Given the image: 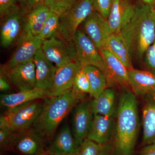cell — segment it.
<instances>
[{
  "mask_svg": "<svg viewBox=\"0 0 155 155\" xmlns=\"http://www.w3.org/2000/svg\"><path fill=\"white\" fill-rule=\"evenodd\" d=\"M119 33L133 61H143L155 39V17L152 9L142 2L136 4L133 17Z\"/></svg>",
  "mask_w": 155,
  "mask_h": 155,
  "instance_id": "cell-1",
  "label": "cell"
},
{
  "mask_svg": "<svg viewBox=\"0 0 155 155\" xmlns=\"http://www.w3.org/2000/svg\"><path fill=\"white\" fill-rule=\"evenodd\" d=\"M138 130L136 96L130 91L122 94L117 114L115 149L117 155H132Z\"/></svg>",
  "mask_w": 155,
  "mask_h": 155,
  "instance_id": "cell-2",
  "label": "cell"
},
{
  "mask_svg": "<svg viewBox=\"0 0 155 155\" xmlns=\"http://www.w3.org/2000/svg\"><path fill=\"white\" fill-rule=\"evenodd\" d=\"M82 99L72 88L58 96L46 98L32 127L44 138L51 137L64 118Z\"/></svg>",
  "mask_w": 155,
  "mask_h": 155,
  "instance_id": "cell-3",
  "label": "cell"
},
{
  "mask_svg": "<svg viewBox=\"0 0 155 155\" xmlns=\"http://www.w3.org/2000/svg\"><path fill=\"white\" fill-rule=\"evenodd\" d=\"M44 100L32 101L7 110L0 118V128L6 127L14 133L33 127L43 106Z\"/></svg>",
  "mask_w": 155,
  "mask_h": 155,
  "instance_id": "cell-4",
  "label": "cell"
},
{
  "mask_svg": "<svg viewBox=\"0 0 155 155\" xmlns=\"http://www.w3.org/2000/svg\"><path fill=\"white\" fill-rule=\"evenodd\" d=\"M94 11L92 0H78L60 15L58 34L66 41L73 42V38L79 26Z\"/></svg>",
  "mask_w": 155,
  "mask_h": 155,
  "instance_id": "cell-5",
  "label": "cell"
},
{
  "mask_svg": "<svg viewBox=\"0 0 155 155\" xmlns=\"http://www.w3.org/2000/svg\"><path fill=\"white\" fill-rule=\"evenodd\" d=\"M76 59L82 66L91 65L99 69L105 75L104 61L96 46L80 28L73 39Z\"/></svg>",
  "mask_w": 155,
  "mask_h": 155,
  "instance_id": "cell-6",
  "label": "cell"
},
{
  "mask_svg": "<svg viewBox=\"0 0 155 155\" xmlns=\"http://www.w3.org/2000/svg\"><path fill=\"white\" fill-rule=\"evenodd\" d=\"M25 15L17 5L9 9L1 17L0 38L1 46L3 48L10 47L17 42L22 33Z\"/></svg>",
  "mask_w": 155,
  "mask_h": 155,
  "instance_id": "cell-7",
  "label": "cell"
},
{
  "mask_svg": "<svg viewBox=\"0 0 155 155\" xmlns=\"http://www.w3.org/2000/svg\"><path fill=\"white\" fill-rule=\"evenodd\" d=\"M41 48L47 58L57 68L77 61L73 42L66 41L59 34L45 40Z\"/></svg>",
  "mask_w": 155,
  "mask_h": 155,
  "instance_id": "cell-8",
  "label": "cell"
},
{
  "mask_svg": "<svg viewBox=\"0 0 155 155\" xmlns=\"http://www.w3.org/2000/svg\"><path fill=\"white\" fill-rule=\"evenodd\" d=\"M44 41L38 36L21 33L17 42L16 50L8 61L1 66V70L6 71L17 65L33 60Z\"/></svg>",
  "mask_w": 155,
  "mask_h": 155,
  "instance_id": "cell-9",
  "label": "cell"
},
{
  "mask_svg": "<svg viewBox=\"0 0 155 155\" xmlns=\"http://www.w3.org/2000/svg\"><path fill=\"white\" fill-rule=\"evenodd\" d=\"M82 30L99 51L105 48L111 32L108 20L94 11L82 23Z\"/></svg>",
  "mask_w": 155,
  "mask_h": 155,
  "instance_id": "cell-10",
  "label": "cell"
},
{
  "mask_svg": "<svg viewBox=\"0 0 155 155\" xmlns=\"http://www.w3.org/2000/svg\"><path fill=\"white\" fill-rule=\"evenodd\" d=\"M18 91L36 88L35 65L33 60L6 71L1 70Z\"/></svg>",
  "mask_w": 155,
  "mask_h": 155,
  "instance_id": "cell-11",
  "label": "cell"
},
{
  "mask_svg": "<svg viewBox=\"0 0 155 155\" xmlns=\"http://www.w3.org/2000/svg\"><path fill=\"white\" fill-rule=\"evenodd\" d=\"M105 65L107 87L119 85L125 88L130 87L128 69L125 65L107 49L100 51Z\"/></svg>",
  "mask_w": 155,
  "mask_h": 155,
  "instance_id": "cell-12",
  "label": "cell"
},
{
  "mask_svg": "<svg viewBox=\"0 0 155 155\" xmlns=\"http://www.w3.org/2000/svg\"><path fill=\"white\" fill-rule=\"evenodd\" d=\"M81 68L77 61L57 68L52 84L46 91L48 97L58 96L72 88L75 76Z\"/></svg>",
  "mask_w": 155,
  "mask_h": 155,
  "instance_id": "cell-13",
  "label": "cell"
},
{
  "mask_svg": "<svg viewBox=\"0 0 155 155\" xmlns=\"http://www.w3.org/2000/svg\"><path fill=\"white\" fill-rule=\"evenodd\" d=\"M94 115L91 102L83 101L75 107L72 117V132L78 147L87 138Z\"/></svg>",
  "mask_w": 155,
  "mask_h": 155,
  "instance_id": "cell-14",
  "label": "cell"
},
{
  "mask_svg": "<svg viewBox=\"0 0 155 155\" xmlns=\"http://www.w3.org/2000/svg\"><path fill=\"white\" fill-rule=\"evenodd\" d=\"M44 139L32 127L15 133L11 149L23 155H38L45 151Z\"/></svg>",
  "mask_w": 155,
  "mask_h": 155,
  "instance_id": "cell-15",
  "label": "cell"
},
{
  "mask_svg": "<svg viewBox=\"0 0 155 155\" xmlns=\"http://www.w3.org/2000/svg\"><path fill=\"white\" fill-rule=\"evenodd\" d=\"M136 8L134 0H114L108 19L112 34L119 33L133 17Z\"/></svg>",
  "mask_w": 155,
  "mask_h": 155,
  "instance_id": "cell-16",
  "label": "cell"
},
{
  "mask_svg": "<svg viewBox=\"0 0 155 155\" xmlns=\"http://www.w3.org/2000/svg\"><path fill=\"white\" fill-rule=\"evenodd\" d=\"M35 65L36 87L46 91L52 84L57 67L45 55L41 48L33 58Z\"/></svg>",
  "mask_w": 155,
  "mask_h": 155,
  "instance_id": "cell-17",
  "label": "cell"
},
{
  "mask_svg": "<svg viewBox=\"0 0 155 155\" xmlns=\"http://www.w3.org/2000/svg\"><path fill=\"white\" fill-rule=\"evenodd\" d=\"M130 87L137 96L155 94V73L149 70H128Z\"/></svg>",
  "mask_w": 155,
  "mask_h": 155,
  "instance_id": "cell-18",
  "label": "cell"
},
{
  "mask_svg": "<svg viewBox=\"0 0 155 155\" xmlns=\"http://www.w3.org/2000/svg\"><path fill=\"white\" fill-rule=\"evenodd\" d=\"M78 147L69 126L66 125L56 136L47 151L53 155H76Z\"/></svg>",
  "mask_w": 155,
  "mask_h": 155,
  "instance_id": "cell-19",
  "label": "cell"
},
{
  "mask_svg": "<svg viewBox=\"0 0 155 155\" xmlns=\"http://www.w3.org/2000/svg\"><path fill=\"white\" fill-rule=\"evenodd\" d=\"M47 97L46 91L36 87L30 90L18 91L16 93L2 94L0 102L1 106L8 110L32 101L45 100Z\"/></svg>",
  "mask_w": 155,
  "mask_h": 155,
  "instance_id": "cell-20",
  "label": "cell"
},
{
  "mask_svg": "<svg viewBox=\"0 0 155 155\" xmlns=\"http://www.w3.org/2000/svg\"><path fill=\"white\" fill-rule=\"evenodd\" d=\"M113 117L94 114L87 138L100 145L104 144L110 136Z\"/></svg>",
  "mask_w": 155,
  "mask_h": 155,
  "instance_id": "cell-21",
  "label": "cell"
},
{
  "mask_svg": "<svg viewBox=\"0 0 155 155\" xmlns=\"http://www.w3.org/2000/svg\"><path fill=\"white\" fill-rule=\"evenodd\" d=\"M50 11L47 6L42 4L27 13L23 19L22 33L38 36Z\"/></svg>",
  "mask_w": 155,
  "mask_h": 155,
  "instance_id": "cell-22",
  "label": "cell"
},
{
  "mask_svg": "<svg viewBox=\"0 0 155 155\" xmlns=\"http://www.w3.org/2000/svg\"><path fill=\"white\" fill-rule=\"evenodd\" d=\"M142 124L143 143L155 145V94L146 97Z\"/></svg>",
  "mask_w": 155,
  "mask_h": 155,
  "instance_id": "cell-23",
  "label": "cell"
},
{
  "mask_svg": "<svg viewBox=\"0 0 155 155\" xmlns=\"http://www.w3.org/2000/svg\"><path fill=\"white\" fill-rule=\"evenodd\" d=\"M105 49L109 50L125 65L128 70L134 69L132 58L128 48L120 33L111 35Z\"/></svg>",
  "mask_w": 155,
  "mask_h": 155,
  "instance_id": "cell-24",
  "label": "cell"
},
{
  "mask_svg": "<svg viewBox=\"0 0 155 155\" xmlns=\"http://www.w3.org/2000/svg\"><path fill=\"white\" fill-rule=\"evenodd\" d=\"M115 94L113 89L107 87L91 102L94 114L113 117L115 112Z\"/></svg>",
  "mask_w": 155,
  "mask_h": 155,
  "instance_id": "cell-25",
  "label": "cell"
},
{
  "mask_svg": "<svg viewBox=\"0 0 155 155\" xmlns=\"http://www.w3.org/2000/svg\"><path fill=\"white\" fill-rule=\"evenodd\" d=\"M88 78L91 87L90 95L94 99L97 98L106 88L107 83L105 75L98 68L88 65L81 68Z\"/></svg>",
  "mask_w": 155,
  "mask_h": 155,
  "instance_id": "cell-26",
  "label": "cell"
},
{
  "mask_svg": "<svg viewBox=\"0 0 155 155\" xmlns=\"http://www.w3.org/2000/svg\"><path fill=\"white\" fill-rule=\"evenodd\" d=\"M60 16L50 11L38 36L43 41L55 36L59 33Z\"/></svg>",
  "mask_w": 155,
  "mask_h": 155,
  "instance_id": "cell-27",
  "label": "cell"
},
{
  "mask_svg": "<svg viewBox=\"0 0 155 155\" xmlns=\"http://www.w3.org/2000/svg\"><path fill=\"white\" fill-rule=\"evenodd\" d=\"M72 90L81 97H84L86 94H90L91 87L86 74L82 69L75 76Z\"/></svg>",
  "mask_w": 155,
  "mask_h": 155,
  "instance_id": "cell-28",
  "label": "cell"
},
{
  "mask_svg": "<svg viewBox=\"0 0 155 155\" xmlns=\"http://www.w3.org/2000/svg\"><path fill=\"white\" fill-rule=\"evenodd\" d=\"M76 155H102L101 145L86 138L78 146Z\"/></svg>",
  "mask_w": 155,
  "mask_h": 155,
  "instance_id": "cell-29",
  "label": "cell"
},
{
  "mask_svg": "<svg viewBox=\"0 0 155 155\" xmlns=\"http://www.w3.org/2000/svg\"><path fill=\"white\" fill-rule=\"evenodd\" d=\"M78 0H45V4L51 12L60 16L73 5Z\"/></svg>",
  "mask_w": 155,
  "mask_h": 155,
  "instance_id": "cell-30",
  "label": "cell"
},
{
  "mask_svg": "<svg viewBox=\"0 0 155 155\" xmlns=\"http://www.w3.org/2000/svg\"><path fill=\"white\" fill-rule=\"evenodd\" d=\"M95 10L107 20L113 6L114 0H92Z\"/></svg>",
  "mask_w": 155,
  "mask_h": 155,
  "instance_id": "cell-31",
  "label": "cell"
},
{
  "mask_svg": "<svg viewBox=\"0 0 155 155\" xmlns=\"http://www.w3.org/2000/svg\"><path fill=\"white\" fill-rule=\"evenodd\" d=\"M15 133L6 127L0 128V146L1 148L5 150L11 149Z\"/></svg>",
  "mask_w": 155,
  "mask_h": 155,
  "instance_id": "cell-32",
  "label": "cell"
},
{
  "mask_svg": "<svg viewBox=\"0 0 155 155\" xmlns=\"http://www.w3.org/2000/svg\"><path fill=\"white\" fill-rule=\"evenodd\" d=\"M143 61L148 70L155 73V39L147 50Z\"/></svg>",
  "mask_w": 155,
  "mask_h": 155,
  "instance_id": "cell-33",
  "label": "cell"
},
{
  "mask_svg": "<svg viewBox=\"0 0 155 155\" xmlns=\"http://www.w3.org/2000/svg\"><path fill=\"white\" fill-rule=\"evenodd\" d=\"M17 4L26 14L37 6L45 4V0H17Z\"/></svg>",
  "mask_w": 155,
  "mask_h": 155,
  "instance_id": "cell-34",
  "label": "cell"
},
{
  "mask_svg": "<svg viewBox=\"0 0 155 155\" xmlns=\"http://www.w3.org/2000/svg\"><path fill=\"white\" fill-rule=\"evenodd\" d=\"M17 5V0H0V17H2L9 9Z\"/></svg>",
  "mask_w": 155,
  "mask_h": 155,
  "instance_id": "cell-35",
  "label": "cell"
},
{
  "mask_svg": "<svg viewBox=\"0 0 155 155\" xmlns=\"http://www.w3.org/2000/svg\"><path fill=\"white\" fill-rule=\"evenodd\" d=\"M11 89V86L8 79L5 75L0 74V90L3 92L8 91Z\"/></svg>",
  "mask_w": 155,
  "mask_h": 155,
  "instance_id": "cell-36",
  "label": "cell"
},
{
  "mask_svg": "<svg viewBox=\"0 0 155 155\" xmlns=\"http://www.w3.org/2000/svg\"><path fill=\"white\" fill-rule=\"evenodd\" d=\"M140 155H155V145H147L142 150Z\"/></svg>",
  "mask_w": 155,
  "mask_h": 155,
  "instance_id": "cell-37",
  "label": "cell"
},
{
  "mask_svg": "<svg viewBox=\"0 0 155 155\" xmlns=\"http://www.w3.org/2000/svg\"><path fill=\"white\" fill-rule=\"evenodd\" d=\"M141 1L142 2L148 6L152 10H153L155 3V0H141Z\"/></svg>",
  "mask_w": 155,
  "mask_h": 155,
  "instance_id": "cell-38",
  "label": "cell"
},
{
  "mask_svg": "<svg viewBox=\"0 0 155 155\" xmlns=\"http://www.w3.org/2000/svg\"><path fill=\"white\" fill-rule=\"evenodd\" d=\"M38 155H53L51 154L50 153H49L47 151H44L40 153Z\"/></svg>",
  "mask_w": 155,
  "mask_h": 155,
  "instance_id": "cell-39",
  "label": "cell"
},
{
  "mask_svg": "<svg viewBox=\"0 0 155 155\" xmlns=\"http://www.w3.org/2000/svg\"><path fill=\"white\" fill-rule=\"evenodd\" d=\"M153 14L154 16L155 17V3L154 5L153 8V9L152 10Z\"/></svg>",
  "mask_w": 155,
  "mask_h": 155,
  "instance_id": "cell-40",
  "label": "cell"
}]
</instances>
